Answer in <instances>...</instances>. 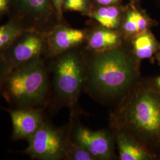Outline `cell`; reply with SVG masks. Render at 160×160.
Segmentation results:
<instances>
[{
    "instance_id": "obj_1",
    "label": "cell",
    "mask_w": 160,
    "mask_h": 160,
    "mask_svg": "<svg viewBox=\"0 0 160 160\" xmlns=\"http://www.w3.org/2000/svg\"><path fill=\"white\" fill-rule=\"evenodd\" d=\"M84 49L82 91L104 105L116 106L142 78L141 62L127 42L103 52Z\"/></svg>"
},
{
    "instance_id": "obj_2",
    "label": "cell",
    "mask_w": 160,
    "mask_h": 160,
    "mask_svg": "<svg viewBox=\"0 0 160 160\" xmlns=\"http://www.w3.org/2000/svg\"><path fill=\"white\" fill-rule=\"evenodd\" d=\"M109 125L160 160V88L154 78L142 77L132 87L110 112Z\"/></svg>"
},
{
    "instance_id": "obj_3",
    "label": "cell",
    "mask_w": 160,
    "mask_h": 160,
    "mask_svg": "<svg viewBox=\"0 0 160 160\" xmlns=\"http://www.w3.org/2000/svg\"><path fill=\"white\" fill-rule=\"evenodd\" d=\"M45 60L36 58L0 78L2 96L12 108H47L51 81Z\"/></svg>"
},
{
    "instance_id": "obj_4",
    "label": "cell",
    "mask_w": 160,
    "mask_h": 160,
    "mask_svg": "<svg viewBox=\"0 0 160 160\" xmlns=\"http://www.w3.org/2000/svg\"><path fill=\"white\" fill-rule=\"evenodd\" d=\"M46 59L49 60L47 66L51 81L47 108L53 111L68 108L71 114L78 115L84 80L83 46Z\"/></svg>"
},
{
    "instance_id": "obj_5",
    "label": "cell",
    "mask_w": 160,
    "mask_h": 160,
    "mask_svg": "<svg viewBox=\"0 0 160 160\" xmlns=\"http://www.w3.org/2000/svg\"><path fill=\"white\" fill-rule=\"evenodd\" d=\"M9 18L16 20L26 31L47 35L62 22L51 0H11Z\"/></svg>"
},
{
    "instance_id": "obj_6",
    "label": "cell",
    "mask_w": 160,
    "mask_h": 160,
    "mask_svg": "<svg viewBox=\"0 0 160 160\" xmlns=\"http://www.w3.org/2000/svg\"><path fill=\"white\" fill-rule=\"evenodd\" d=\"M67 135V126L58 128L45 119L29 139L28 146L23 152L34 160H64Z\"/></svg>"
},
{
    "instance_id": "obj_7",
    "label": "cell",
    "mask_w": 160,
    "mask_h": 160,
    "mask_svg": "<svg viewBox=\"0 0 160 160\" xmlns=\"http://www.w3.org/2000/svg\"><path fill=\"white\" fill-rule=\"evenodd\" d=\"M46 35L25 31L11 46L1 51L0 78L12 69L36 58L45 57Z\"/></svg>"
},
{
    "instance_id": "obj_8",
    "label": "cell",
    "mask_w": 160,
    "mask_h": 160,
    "mask_svg": "<svg viewBox=\"0 0 160 160\" xmlns=\"http://www.w3.org/2000/svg\"><path fill=\"white\" fill-rule=\"evenodd\" d=\"M75 116L71 114L70 122L67 125L71 139L86 149L96 160L115 159L116 142L112 131H92L75 120Z\"/></svg>"
},
{
    "instance_id": "obj_9",
    "label": "cell",
    "mask_w": 160,
    "mask_h": 160,
    "mask_svg": "<svg viewBox=\"0 0 160 160\" xmlns=\"http://www.w3.org/2000/svg\"><path fill=\"white\" fill-rule=\"evenodd\" d=\"M87 34V29H74L66 23L58 25L46 36L45 58L54 57L65 52L83 46Z\"/></svg>"
},
{
    "instance_id": "obj_10",
    "label": "cell",
    "mask_w": 160,
    "mask_h": 160,
    "mask_svg": "<svg viewBox=\"0 0 160 160\" xmlns=\"http://www.w3.org/2000/svg\"><path fill=\"white\" fill-rule=\"evenodd\" d=\"M42 108H18L7 109L12 125V139L28 141L45 119Z\"/></svg>"
},
{
    "instance_id": "obj_11",
    "label": "cell",
    "mask_w": 160,
    "mask_h": 160,
    "mask_svg": "<svg viewBox=\"0 0 160 160\" xmlns=\"http://www.w3.org/2000/svg\"><path fill=\"white\" fill-rule=\"evenodd\" d=\"M87 29L86 42L83 46L89 51H108L122 46L126 42L120 30L108 29L100 24Z\"/></svg>"
},
{
    "instance_id": "obj_12",
    "label": "cell",
    "mask_w": 160,
    "mask_h": 160,
    "mask_svg": "<svg viewBox=\"0 0 160 160\" xmlns=\"http://www.w3.org/2000/svg\"><path fill=\"white\" fill-rule=\"evenodd\" d=\"M154 24L133 2L124 7L120 32L126 42L149 30Z\"/></svg>"
},
{
    "instance_id": "obj_13",
    "label": "cell",
    "mask_w": 160,
    "mask_h": 160,
    "mask_svg": "<svg viewBox=\"0 0 160 160\" xmlns=\"http://www.w3.org/2000/svg\"><path fill=\"white\" fill-rule=\"evenodd\" d=\"M120 160H152L153 156L142 145L123 132L112 130Z\"/></svg>"
},
{
    "instance_id": "obj_14",
    "label": "cell",
    "mask_w": 160,
    "mask_h": 160,
    "mask_svg": "<svg viewBox=\"0 0 160 160\" xmlns=\"http://www.w3.org/2000/svg\"><path fill=\"white\" fill-rule=\"evenodd\" d=\"M124 7L118 4L100 6L95 4L88 17L104 28L119 30L122 26Z\"/></svg>"
},
{
    "instance_id": "obj_15",
    "label": "cell",
    "mask_w": 160,
    "mask_h": 160,
    "mask_svg": "<svg viewBox=\"0 0 160 160\" xmlns=\"http://www.w3.org/2000/svg\"><path fill=\"white\" fill-rule=\"evenodd\" d=\"M133 54L140 61L151 59L160 50V43L148 30L127 42Z\"/></svg>"
},
{
    "instance_id": "obj_16",
    "label": "cell",
    "mask_w": 160,
    "mask_h": 160,
    "mask_svg": "<svg viewBox=\"0 0 160 160\" xmlns=\"http://www.w3.org/2000/svg\"><path fill=\"white\" fill-rule=\"evenodd\" d=\"M26 31L16 20L9 18L8 22L0 28V51H2Z\"/></svg>"
},
{
    "instance_id": "obj_17",
    "label": "cell",
    "mask_w": 160,
    "mask_h": 160,
    "mask_svg": "<svg viewBox=\"0 0 160 160\" xmlns=\"http://www.w3.org/2000/svg\"><path fill=\"white\" fill-rule=\"evenodd\" d=\"M67 139L65 148V160H96L94 157L73 141L69 136L67 128Z\"/></svg>"
},
{
    "instance_id": "obj_18",
    "label": "cell",
    "mask_w": 160,
    "mask_h": 160,
    "mask_svg": "<svg viewBox=\"0 0 160 160\" xmlns=\"http://www.w3.org/2000/svg\"><path fill=\"white\" fill-rule=\"evenodd\" d=\"M94 5L92 0H64L63 11L78 12L88 17Z\"/></svg>"
},
{
    "instance_id": "obj_19",
    "label": "cell",
    "mask_w": 160,
    "mask_h": 160,
    "mask_svg": "<svg viewBox=\"0 0 160 160\" xmlns=\"http://www.w3.org/2000/svg\"><path fill=\"white\" fill-rule=\"evenodd\" d=\"M51 1L57 12L60 18V19L62 22H64L63 11V4L64 0H51Z\"/></svg>"
},
{
    "instance_id": "obj_20",
    "label": "cell",
    "mask_w": 160,
    "mask_h": 160,
    "mask_svg": "<svg viewBox=\"0 0 160 160\" xmlns=\"http://www.w3.org/2000/svg\"><path fill=\"white\" fill-rule=\"evenodd\" d=\"M11 0H0V15L1 17L8 16L10 12Z\"/></svg>"
},
{
    "instance_id": "obj_21",
    "label": "cell",
    "mask_w": 160,
    "mask_h": 160,
    "mask_svg": "<svg viewBox=\"0 0 160 160\" xmlns=\"http://www.w3.org/2000/svg\"><path fill=\"white\" fill-rule=\"evenodd\" d=\"M94 3L100 6H110L118 4L120 0H92Z\"/></svg>"
},
{
    "instance_id": "obj_22",
    "label": "cell",
    "mask_w": 160,
    "mask_h": 160,
    "mask_svg": "<svg viewBox=\"0 0 160 160\" xmlns=\"http://www.w3.org/2000/svg\"><path fill=\"white\" fill-rule=\"evenodd\" d=\"M155 58L158 61L159 65H160V50L155 54Z\"/></svg>"
},
{
    "instance_id": "obj_23",
    "label": "cell",
    "mask_w": 160,
    "mask_h": 160,
    "mask_svg": "<svg viewBox=\"0 0 160 160\" xmlns=\"http://www.w3.org/2000/svg\"><path fill=\"white\" fill-rule=\"evenodd\" d=\"M154 79L155 81V82H156L157 85L158 86V87L160 88V76L158 77H157V78H155Z\"/></svg>"
}]
</instances>
